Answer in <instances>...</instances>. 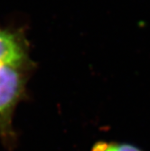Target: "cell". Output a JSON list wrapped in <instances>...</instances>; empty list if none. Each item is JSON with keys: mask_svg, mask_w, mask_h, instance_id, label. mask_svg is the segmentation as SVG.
<instances>
[{"mask_svg": "<svg viewBox=\"0 0 150 151\" xmlns=\"http://www.w3.org/2000/svg\"><path fill=\"white\" fill-rule=\"evenodd\" d=\"M30 66L29 60L0 65V137L7 144L15 139L13 114L24 94Z\"/></svg>", "mask_w": 150, "mask_h": 151, "instance_id": "6da1fadb", "label": "cell"}, {"mask_svg": "<svg viewBox=\"0 0 150 151\" xmlns=\"http://www.w3.org/2000/svg\"><path fill=\"white\" fill-rule=\"evenodd\" d=\"M25 60L29 59L23 35L11 30L0 29V65Z\"/></svg>", "mask_w": 150, "mask_h": 151, "instance_id": "7a4b0ae2", "label": "cell"}, {"mask_svg": "<svg viewBox=\"0 0 150 151\" xmlns=\"http://www.w3.org/2000/svg\"><path fill=\"white\" fill-rule=\"evenodd\" d=\"M90 151H143V150L128 143L100 141L92 147Z\"/></svg>", "mask_w": 150, "mask_h": 151, "instance_id": "3957f363", "label": "cell"}]
</instances>
